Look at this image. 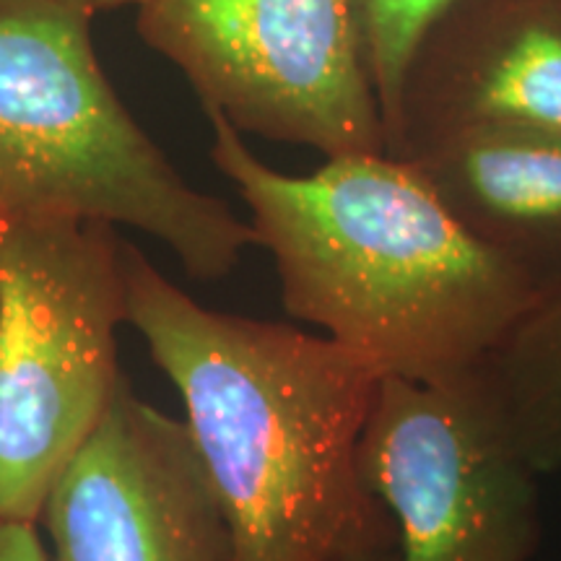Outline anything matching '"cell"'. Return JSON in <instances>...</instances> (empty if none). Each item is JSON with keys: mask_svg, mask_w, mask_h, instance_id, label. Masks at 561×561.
Wrapping results in <instances>:
<instances>
[{"mask_svg": "<svg viewBox=\"0 0 561 561\" xmlns=\"http://www.w3.org/2000/svg\"><path fill=\"white\" fill-rule=\"evenodd\" d=\"M50 561H231L229 530L185 421L128 377L47 491Z\"/></svg>", "mask_w": 561, "mask_h": 561, "instance_id": "7", "label": "cell"}, {"mask_svg": "<svg viewBox=\"0 0 561 561\" xmlns=\"http://www.w3.org/2000/svg\"><path fill=\"white\" fill-rule=\"evenodd\" d=\"M206 117L210 159L250 208L284 310L382 375H471L536 299L538 286L473 237L409 159L343 153L286 174L221 115Z\"/></svg>", "mask_w": 561, "mask_h": 561, "instance_id": "2", "label": "cell"}, {"mask_svg": "<svg viewBox=\"0 0 561 561\" xmlns=\"http://www.w3.org/2000/svg\"><path fill=\"white\" fill-rule=\"evenodd\" d=\"M138 34L242 136L388 151L364 0H136Z\"/></svg>", "mask_w": 561, "mask_h": 561, "instance_id": "5", "label": "cell"}, {"mask_svg": "<svg viewBox=\"0 0 561 561\" xmlns=\"http://www.w3.org/2000/svg\"><path fill=\"white\" fill-rule=\"evenodd\" d=\"M128 325L178 390L231 561H341L396 543L359 442L382 371L328 335L203 307L123 240Z\"/></svg>", "mask_w": 561, "mask_h": 561, "instance_id": "1", "label": "cell"}, {"mask_svg": "<svg viewBox=\"0 0 561 561\" xmlns=\"http://www.w3.org/2000/svg\"><path fill=\"white\" fill-rule=\"evenodd\" d=\"M398 157L538 289L561 278V133L481 125L424 138Z\"/></svg>", "mask_w": 561, "mask_h": 561, "instance_id": "9", "label": "cell"}, {"mask_svg": "<svg viewBox=\"0 0 561 561\" xmlns=\"http://www.w3.org/2000/svg\"><path fill=\"white\" fill-rule=\"evenodd\" d=\"M0 561H50L37 523H0Z\"/></svg>", "mask_w": 561, "mask_h": 561, "instance_id": "12", "label": "cell"}, {"mask_svg": "<svg viewBox=\"0 0 561 561\" xmlns=\"http://www.w3.org/2000/svg\"><path fill=\"white\" fill-rule=\"evenodd\" d=\"M341 561H401V559H398L396 543H385V546H371V549H364L359 553H351V557Z\"/></svg>", "mask_w": 561, "mask_h": 561, "instance_id": "13", "label": "cell"}, {"mask_svg": "<svg viewBox=\"0 0 561 561\" xmlns=\"http://www.w3.org/2000/svg\"><path fill=\"white\" fill-rule=\"evenodd\" d=\"M79 3L89 5L94 13H102V11L123 9V5H136V0H79Z\"/></svg>", "mask_w": 561, "mask_h": 561, "instance_id": "14", "label": "cell"}, {"mask_svg": "<svg viewBox=\"0 0 561 561\" xmlns=\"http://www.w3.org/2000/svg\"><path fill=\"white\" fill-rule=\"evenodd\" d=\"M476 380L538 473L561 471V278L538 289Z\"/></svg>", "mask_w": 561, "mask_h": 561, "instance_id": "10", "label": "cell"}, {"mask_svg": "<svg viewBox=\"0 0 561 561\" xmlns=\"http://www.w3.org/2000/svg\"><path fill=\"white\" fill-rule=\"evenodd\" d=\"M481 125L561 133V0H450L421 32L388 151Z\"/></svg>", "mask_w": 561, "mask_h": 561, "instance_id": "8", "label": "cell"}, {"mask_svg": "<svg viewBox=\"0 0 561 561\" xmlns=\"http://www.w3.org/2000/svg\"><path fill=\"white\" fill-rule=\"evenodd\" d=\"M79 0H0V219L144 231L195 280L234 273L255 231L193 187L104 73Z\"/></svg>", "mask_w": 561, "mask_h": 561, "instance_id": "3", "label": "cell"}, {"mask_svg": "<svg viewBox=\"0 0 561 561\" xmlns=\"http://www.w3.org/2000/svg\"><path fill=\"white\" fill-rule=\"evenodd\" d=\"M450 0H364L369 32L371 76L380 100L388 146L398 125L401 91L421 32Z\"/></svg>", "mask_w": 561, "mask_h": 561, "instance_id": "11", "label": "cell"}, {"mask_svg": "<svg viewBox=\"0 0 561 561\" xmlns=\"http://www.w3.org/2000/svg\"><path fill=\"white\" fill-rule=\"evenodd\" d=\"M359 473L388 512L401 561H533L538 473L476 375H382L359 442Z\"/></svg>", "mask_w": 561, "mask_h": 561, "instance_id": "6", "label": "cell"}, {"mask_svg": "<svg viewBox=\"0 0 561 561\" xmlns=\"http://www.w3.org/2000/svg\"><path fill=\"white\" fill-rule=\"evenodd\" d=\"M123 240L104 221L0 219V523H37L47 491L123 380Z\"/></svg>", "mask_w": 561, "mask_h": 561, "instance_id": "4", "label": "cell"}]
</instances>
